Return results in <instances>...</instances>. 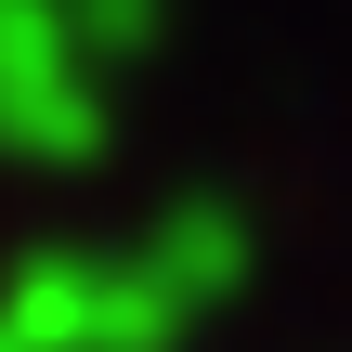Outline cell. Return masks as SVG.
Returning <instances> with one entry per match:
<instances>
[{"instance_id":"obj_1","label":"cell","mask_w":352,"mask_h":352,"mask_svg":"<svg viewBox=\"0 0 352 352\" xmlns=\"http://www.w3.org/2000/svg\"><path fill=\"white\" fill-rule=\"evenodd\" d=\"M196 327L144 287V261L104 248H39L0 274V352H183Z\"/></svg>"},{"instance_id":"obj_2","label":"cell","mask_w":352,"mask_h":352,"mask_svg":"<svg viewBox=\"0 0 352 352\" xmlns=\"http://www.w3.org/2000/svg\"><path fill=\"white\" fill-rule=\"evenodd\" d=\"M0 157H26V170L104 157V78L78 65L52 0H0Z\"/></svg>"},{"instance_id":"obj_3","label":"cell","mask_w":352,"mask_h":352,"mask_svg":"<svg viewBox=\"0 0 352 352\" xmlns=\"http://www.w3.org/2000/svg\"><path fill=\"white\" fill-rule=\"evenodd\" d=\"M131 261H144V287H157L183 327H209V314L248 287V222H235L222 196H183V209H157V235H144Z\"/></svg>"},{"instance_id":"obj_4","label":"cell","mask_w":352,"mask_h":352,"mask_svg":"<svg viewBox=\"0 0 352 352\" xmlns=\"http://www.w3.org/2000/svg\"><path fill=\"white\" fill-rule=\"evenodd\" d=\"M52 13H65L78 65H118V52H157V26H170V0H52Z\"/></svg>"}]
</instances>
